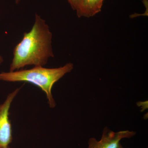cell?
Instances as JSON below:
<instances>
[{"label":"cell","instance_id":"4","mask_svg":"<svg viewBox=\"0 0 148 148\" xmlns=\"http://www.w3.org/2000/svg\"><path fill=\"white\" fill-rule=\"evenodd\" d=\"M136 135L134 131L124 130L114 132L108 127L104 128L101 140L90 138L88 141V148H118L122 139H129Z\"/></svg>","mask_w":148,"mask_h":148},{"label":"cell","instance_id":"11","mask_svg":"<svg viewBox=\"0 0 148 148\" xmlns=\"http://www.w3.org/2000/svg\"><path fill=\"white\" fill-rule=\"evenodd\" d=\"M103 1H104V0H103Z\"/></svg>","mask_w":148,"mask_h":148},{"label":"cell","instance_id":"3","mask_svg":"<svg viewBox=\"0 0 148 148\" xmlns=\"http://www.w3.org/2000/svg\"><path fill=\"white\" fill-rule=\"evenodd\" d=\"M21 88H16L10 93L4 102L0 105V147H8L12 142V127L9 111L12 103Z\"/></svg>","mask_w":148,"mask_h":148},{"label":"cell","instance_id":"1","mask_svg":"<svg viewBox=\"0 0 148 148\" xmlns=\"http://www.w3.org/2000/svg\"><path fill=\"white\" fill-rule=\"evenodd\" d=\"M52 33L45 21L36 14L31 31L25 32L22 40L13 50L10 72L22 69L26 66H43L49 59L54 57Z\"/></svg>","mask_w":148,"mask_h":148},{"label":"cell","instance_id":"8","mask_svg":"<svg viewBox=\"0 0 148 148\" xmlns=\"http://www.w3.org/2000/svg\"><path fill=\"white\" fill-rule=\"evenodd\" d=\"M118 148H124L123 147V146H122V145H121V144H120L119 146L118 147Z\"/></svg>","mask_w":148,"mask_h":148},{"label":"cell","instance_id":"10","mask_svg":"<svg viewBox=\"0 0 148 148\" xmlns=\"http://www.w3.org/2000/svg\"><path fill=\"white\" fill-rule=\"evenodd\" d=\"M0 148H10L9 146L8 147H0Z\"/></svg>","mask_w":148,"mask_h":148},{"label":"cell","instance_id":"7","mask_svg":"<svg viewBox=\"0 0 148 148\" xmlns=\"http://www.w3.org/2000/svg\"><path fill=\"white\" fill-rule=\"evenodd\" d=\"M3 57L0 55V65L3 63Z\"/></svg>","mask_w":148,"mask_h":148},{"label":"cell","instance_id":"2","mask_svg":"<svg viewBox=\"0 0 148 148\" xmlns=\"http://www.w3.org/2000/svg\"><path fill=\"white\" fill-rule=\"evenodd\" d=\"M73 64L69 63L58 68L48 69L43 66H34L28 70L0 73V80L10 82L29 83L38 86L45 92L51 108L56 106L52 94L53 85L73 69Z\"/></svg>","mask_w":148,"mask_h":148},{"label":"cell","instance_id":"5","mask_svg":"<svg viewBox=\"0 0 148 148\" xmlns=\"http://www.w3.org/2000/svg\"><path fill=\"white\" fill-rule=\"evenodd\" d=\"M103 3V0H81L80 9L77 16L79 18L95 16L101 11Z\"/></svg>","mask_w":148,"mask_h":148},{"label":"cell","instance_id":"9","mask_svg":"<svg viewBox=\"0 0 148 148\" xmlns=\"http://www.w3.org/2000/svg\"><path fill=\"white\" fill-rule=\"evenodd\" d=\"M20 1H21V0H16V1H15V3H16V4H18Z\"/></svg>","mask_w":148,"mask_h":148},{"label":"cell","instance_id":"6","mask_svg":"<svg viewBox=\"0 0 148 148\" xmlns=\"http://www.w3.org/2000/svg\"><path fill=\"white\" fill-rule=\"evenodd\" d=\"M68 1L72 9L76 11L77 14L80 9L81 0H68Z\"/></svg>","mask_w":148,"mask_h":148}]
</instances>
